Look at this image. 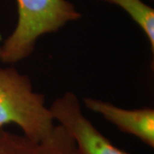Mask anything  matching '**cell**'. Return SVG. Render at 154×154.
<instances>
[{"mask_svg":"<svg viewBox=\"0 0 154 154\" xmlns=\"http://www.w3.org/2000/svg\"><path fill=\"white\" fill-rule=\"evenodd\" d=\"M16 28L1 45L0 61L17 63L33 53L39 37L55 33L82 14L68 0H17Z\"/></svg>","mask_w":154,"mask_h":154,"instance_id":"1","label":"cell"},{"mask_svg":"<svg viewBox=\"0 0 154 154\" xmlns=\"http://www.w3.org/2000/svg\"><path fill=\"white\" fill-rule=\"evenodd\" d=\"M15 124L38 143L55 125L45 96L33 90L30 78L12 67L0 68V127Z\"/></svg>","mask_w":154,"mask_h":154,"instance_id":"2","label":"cell"},{"mask_svg":"<svg viewBox=\"0 0 154 154\" xmlns=\"http://www.w3.org/2000/svg\"><path fill=\"white\" fill-rule=\"evenodd\" d=\"M49 109L54 122H57L74 140L78 154H129L113 145L85 116L75 94H63Z\"/></svg>","mask_w":154,"mask_h":154,"instance_id":"3","label":"cell"},{"mask_svg":"<svg viewBox=\"0 0 154 154\" xmlns=\"http://www.w3.org/2000/svg\"><path fill=\"white\" fill-rule=\"evenodd\" d=\"M83 102L90 110L101 115L120 131L138 138L150 147L154 146V110L141 108L122 109L110 102L85 98Z\"/></svg>","mask_w":154,"mask_h":154,"instance_id":"4","label":"cell"},{"mask_svg":"<svg viewBox=\"0 0 154 154\" xmlns=\"http://www.w3.org/2000/svg\"><path fill=\"white\" fill-rule=\"evenodd\" d=\"M120 6L142 29L154 50V10L141 0H102Z\"/></svg>","mask_w":154,"mask_h":154,"instance_id":"5","label":"cell"},{"mask_svg":"<svg viewBox=\"0 0 154 154\" xmlns=\"http://www.w3.org/2000/svg\"><path fill=\"white\" fill-rule=\"evenodd\" d=\"M35 154H78V152L70 134L57 124L47 136L36 144Z\"/></svg>","mask_w":154,"mask_h":154,"instance_id":"6","label":"cell"},{"mask_svg":"<svg viewBox=\"0 0 154 154\" xmlns=\"http://www.w3.org/2000/svg\"><path fill=\"white\" fill-rule=\"evenodd\" d=\"M36 143L0 127V154H35Z\"/></svg>","mask_w":154,"mask_h":154,"instance_id":"7","label":"cell"},{"mask_svg":"<svg viewBox=\"0 0 154 154\" xmlns=\"http://www.w3.org/2000/svg\"><path fill=\"white\" fill-rule=\"evenodd\" d=\"M0 57H1V45H0Z\"/></svg>","mask_w":154,"mask_h":154,"instance_id":"8","label":"cell"}]
</instances>
